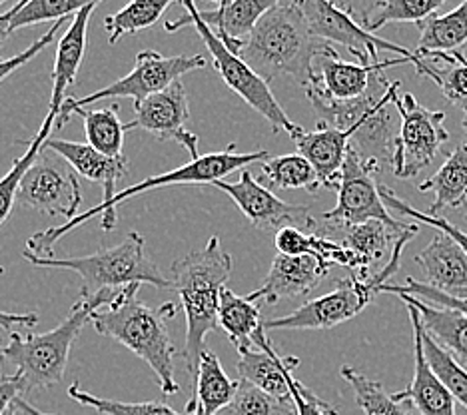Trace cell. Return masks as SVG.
<instances>
[{
    "label": "cell",
    "instance_id": "f5cc1de1",
    "mask_svg": "<svg viewBox=\"0 0 467 415\" xmlns=\"http://www.w3.org/2000/svg\"><path fill=\"white\" fill-rule=\"evenodd\" d=\"M8 342H10V332H8V329H5V327H0V358H3Z\"/></svg>",
    "mask_w": 467,
    "mask_h": 415
},
{
    "label": "cell",
    "instance_id": "ab89813d",
    "mask_svg": "<svg viewBox=\"0 0 467 415\" xmlns=\"http://www.w3.org/2000/svg\"><path fill=\"white\" fill-rule=\"evenodd\" d=\"M423 339V351H426V359L433 374L440 378L455 403H462L467 410V369L455 359L448 349H443L431 336L426 334V329L421 332Z\"/></svg>",
    "mask_w": 467,
    "mask_h": 415
},
{
    "label": "cell",
    "instance_id": "74e56055",
    "mask_svg": "<svg viewBox=\"0 0 467 415\" xmlns=\"http://www.w3.org/2000/svg\"><path fill=\"white\" fill-rule=\"evenodd\" d=\"M68 396L72 401H77L78 406L92 408L102 415H194V410L198 406L196 393H192V398H190V401L186 403L184 411H176L170 406H166V403H158V401L124 403V401H116V399L99 398L90 391L80 389L78 383H72V386L68 388Z\"/></svg>",
    "mask_w": 467,
    "mask_h": 415
},
{
    "label": "cell",
    "instance_id": "277c9868",
    "mask_svg": "<svg viewBox=\"0 0 467 415\" xmlns=\"http://www.w3.org/2000/svg\"><path fill=\"white\" fill-rule=\"evenodd\" d=\"M272 158L270 152L258 150V152H236V144H228L226 150L222 152H212L206 156H200L190 160L188 164L180 166L176 170H170V172L158 174L144 178L142 182H136L130 188L119 192L114 198L109 202H100L99 206H94L87 212H82L68 223H62V226H52L42 232H36L35 236H30L26 242V248L23 254L36 255V258H52L55 255V246L67 236L68 232L77 230L82 223H87L94 216H102V230L110 232L116 228V208H119L122 202L130 200L134 196H140L144 192H150L156 188H166V186H206L214 184L218 180H224V176L232 172H240V170L246 168L254 162H264V160Z\"/></svg>",
    "mask_w": 467,
    "mask_h": 415
},
{
    "label": "cell",
    "instance_id": "836d02e7",
    "mask_svg": "<svg viewBox=\"0 0 467 415\" xmlns=\"http://www.w3.org/2000/svg\"><path fill=\"white\" fill-rule=\"evenodd\" d=\"M236 389L238 381L228 378L218 356L206 348L200 356L196 378L192 379V393H196L198 403L204 408L206 415H216L220 410H224L236 396Z\"/></svg>",
    "mask_w": 467,
    "mask_h": 415
},
{
    "label": "cell",
    "instance_id": "d6986e66",
    "mask_svg": "<svg viewBox=\"0 0 467 415\" xmlns=\"http://www.w3.org/2000/svg\"><path fill=\"white\" fill-rule=\"evenodd\" d=\"M406 307L413 327V361H416V371H413L410 386L394 393V399L398 403H411L420 411V415H455V399L451 398L448 388L440 381V378L433 374L426 359L421 339V317L413 306L406 304Z\"/></svg>",
    "mask_w": 467,
    "mask_h": 415
},
{
    "label": "cell",
    "instance_id": "9f6ffc18",
    "mask_svg": "<svg viewBox=\"0 0 467 415\" xmlns=\"http://www.w3.org/2000/svg\"><path fill=\"white\" fill-rule=\"evenodd\" d=\"M463 132H467V112H463Z\"/></svg>",
    "mask_w": 467,
    "mask_h": 415
},
{
    "label": "cell",
    "instance_id": "f6af8a7d",
    "mask_svg": "<svg viewBox=\"0 0 467 415\" xmlns=\"http://www.w3.org/2000/svg\"><path fill=\"white\" fill-rule=\"evenodd\" d=\"M379 294H396V296H413L420 297V300H426L438 307H445V310H453L467 316V300H458V297H451L440 290H435L430 284L418 282L413 278H408L406 285H396V284H386L381 285Z\"/></svg>",
    "mask_w": 467,
    "mask_h": 415
},
{
    "label": "cell",
    "instance_id": "52a82bcc",
    "mask_svg": "<svg viewBox=\"0 0 467 415\" xmlns=\"http://www.w3.org/2000/svg\"><path fill=\"white\" fill-rule=\"evenodd\" d=\"M416 236L418 233H408V236L400 238L384 268L371 278L364 280L358 274H352L349 278L339 280L332 292L320 296L317 300L302 304L288 316L264 319L266 332H274V329H330L356 317L379 294L381 285H386L391 275L400 270L401 252Z\"/></svg>",
    "mask_w": 467,
    "mask_h": 415
},
{
    "label": "cell",
    "instance_id": "ee69618b",
    "mask_svg": "<svg viewBox=\"0 0 467 415\" xmlns=\"http://www.w3.org/2000/svg\"><path fill=\"white\" fill-rule=\"evenodd\" d=\"M379 194H381V200H384V204H386L388 210H396V212H400V214L411 218L413 222L426 223V226H431L435 230L448 233V236L458 242L460 246L463 248V252L467 254V233L462 232L460 228H455L451 222H448L441 216H430V214H426V212L416 210L413 206H410L408 202H403L401 198H398L396 192L388 188V186H384V184H379Z\"/></svg>",
    "mask_w": 467,
    "mask_h": 415
},
{
    "label": "cell",
    "instance_id": "7bdbcfd3",
    "mask_svg": "<svg viewBox=\"0 0 467 415\" xmlns=\"http://www.w3.org/2000/svg\"><path fill=\"white\" fill-rule=\"evenodd\" d=\"M84 5L74 0H30V3L15 5V16L10 20V32L25 26H35L48 20L72 18Z\"/></svg>",
    "mask_w": 467,
    "mask_h": 415
},
{
    "label": "cell",
    "instance_id": "4fadbf2b",
    "mask_svg": "<svg viewBox=\"0 0 467 415\" xmlns=\"http://www.w3.org/2000/svg\"><path fill=\"white\" fill-rule=\"evenodd\" d=\"M300 8L316 38L327 42V45L346 47L358 58L359 64H376L379 62L378 52L388 50L396 52L401 58H408L416 67V70L421 67V60L411 50L396 45V42L371 35V32L359 26L344 8H339L337 3L304 0V3H300Z\"/></svg>",
    "mask_w": 467,
    "mask_h": 415
},
{
    "label": "cell",
    "instance_id": "f1b7e54d",
    "mask_svg": "<svg viewBox=\"0 0 467 415\" xmlns=\"http://www.w3.org/2000/svg\"><path fill=\"white\" fill-rule=\"evenodd\" d=\"M400 297L403 304L416 307L426 334L431 336L443 349H448L467 369V316L453 310H445V307H438L413 296Z\"/></svg>",
    "mask_w": 467,
    "mask_h": 415
},
{
    "label": "cell",
    "instance_id": "2e32d148",
    "mask_svg": "<svg viewBox=\"0 0 467 415\" xmlns=\"http://www.w3.org/2000/svg\"><path fill=\"white\" fill-rule=\"evenodd\" d=\"M400 64H411L408 58H391L379 60L376 64H359V62H346L337 57V52H330L314 62V77L306 84V92H314L332 102H349L364 96L371 80L378 72L386 68L400 67Z\"/></svg>",
    "mask_w": 467,
    "mask_h": 415
},
{
    "label": "cell",
    "instance_id": "7402d4cb",
    "mask_svg": "<svg viewBox=\"0 0 467 415\" xmlns=\"http://www.w3.org/2000/svg\"><path fill=\"white\" fill-rule=\"evenodd\" d=\"M400 94V82L391 84L388 94L371 109L354 128V136L349 146L378 166L394 162L396 152V110H391L396 96Z\"/></svg>",
    "mask_w": 467,
    "mask_h": 415
},
{
    "label": "cell",
    "instance_id": "b9f144b4",
    "mask_svg": "<svg viewBox=\"0 0 467 415\" xmlns=\"http://www.w3.org/2000/svg\"><path fill=\"white\" fill-rule=\"evenodd\" d=\"M216 415H296V406L278 401L248 381L238 379L236 396Z\"/></svg>",
    "mask_w": 467,
    "mask_h": 415
},
{
    "label": "cell",
    "instance_id": "e0dca14e",
    "mask_svg": "<svg viewBox=\"0 0 467 415\" xmlns=\"http://www.w3.org/2000/svg\"><path fill=\"white\" fill-rule=\"evenodd\" d=\"M300 366L298 358L280 356L275 351L266 327H260L254 336V348L240 351L236 374L240 381H248L268 396L284 403H292V391L288 378Z\"/></svg>",
    "mask_w": 467,
    "mask_h": 415
},
{
    "label": "cell",
    "instance_id": "60d3db41",
    "mask_svg": "<svg viewBox=\"0 0 467 415\" xmlns=\"http://www.w3.org/2000/svg\"><path fill=\"white\" fill-rule=\"evenodd\" d=\"M342 378L352 386L354 398L364 415H408L401 403L381 388V383L366 378L352 366H342Z\"/></svg>",
    "mask_w": 467,
    "mask_h": 415
},
{
    "label": "cell",
    "instance_id": "7c38bea8",
    "mask_svg": "<svg viewBox=\"0 0 467 415\" xmlns=\"http://www.w3.org/2000/svg\"><path fill=\"white\" fill-rule=\"evenodd\" d=\"M16 204L42 212L47 216H65L74 220L82 204V186L78 174L58 154L45 150L20 180Z\"/></svg>",
    "mask_w": 467,
    "mask_h": 415
},
{
    "label": "cell",
    "instance_id": "d590c367",
    "mask_svg": "<svg viewBox=\"0 0 467 415\" xmlns=\"http://www.w3.org/2000/svg\"><path fill=\"white\" fill-rule=\"evenodd\" d=\"M260 168L264 178L275 188L306 190L310 194H316L317 190H322L314 166L302 154H284L268 158L260 162Z\"/></svg>",
    "mask_w": 467,
    "mask_h": 415
},
{
    "label": "cell",
    "instance_id": "7a4b0ae2",
    "mask_svg": "<svg viewBox=\"0 0 467 415\" xmlns=\"http://www.w3.org/2000/svg\"><path fill=\"white\" fill-rule=\"evenodd\" d=\"M140 284H130L114 294L109 304L92 314L90 324L100 336L112 337L146 361L161 383L164 396H174L180 386L174 379L176 348L166 327L176 316L174 304L150 307L138 300Z\"/></svg>",
    "mask_w": 467,
    "mask_h": 415
},
{
    "label": "cell",
    "instance_id": "ac0fdd59",
    "mask_svg": "<svg viewBox=\"0 0 467 415\" xmlns=\"http://www.w3.org/2000/svg\"><path fill=\"white\" fill-rule=\"evenodd\" d=\"M330 270V265L312 258V255L278 254L272 262L266 280L246 297L250 302L275 306L285 297L307 296Z\"/></svg>",
    "mask_w": 467,
    "mask_h": 415
},
{
    "label": "cell",
    "instance_id": "9c48e42d",
    "mask_svg": "<svg viewBox=\"0 0 467 415\" xmlns=\"http://www.w3.org/2000/svg\"><path fill=\"white\" fill-rule=\"evenodd\" d=\"M208 60L204 55L192 57H164L156 50H142L136 55L134 68L126 77L114 80L109 87L92 92L84 99H72L62 104L60 114L55 124V130H60L68 122L72 112L77 109H87V106L100 102L106 99H132L134 102H142L148 96L162 92L180 82L184 74L206 68Z\"/></svg>",
    "mask_w": 467,
    "mask_h": 415
},
{
    "label": "cell",
    "instance_id": "f907efd6",
    "mask_svg": "<svg viewBox=\"0 0 467 415\" xmlns=\"http://www.w3.org/2000/svg\"><path fill=\"white\" fill-rule=\"evenodd\" d=\"M13 16H15V6L6 10V13L0 15V47H3L5 42L8 40V36L13 35V32H10V20H13ZM0 60H3V58H0Z\"/></svg>",
    "mask_w": 467,
    "mask_h": 415
},
{
    "label": "cell",
    "instance_id": "3957f363",
    "mask_svg": "<svg viewBox=\"0 0 467 415\" xmlns=\"http://www.w3.org/2000/svg\"><path fill=\"white\" fill-rule=\"evenodd\" d=\"M170 270H172V280H170L172 290L178 294L186 316L182 358L190 379H194L200 356L206 349V336L220 329V297L232 274V255L222 250L218 236H212L204 248L186 254Z\"/></svg>",
    "mask_w": 467,
    "mask_h": 415
},
{
    "label": "cell",
    "instance_id": "d4e9b609",
    "mask_svg": "<svg viewBox=\"0 0 467 415\" xmlns=\"http://www.w3.org/2000/svg\"><path fill=\"white\" fill-rule=\"evenodd\" d=\"M45 150H50L58 154L60 158H65L74 168V172L90 180V182L100 184L104 190L102 202H109L110 198L119 194V192H116V182L129 172V158L104 156L88 144L48 138L45 142Z\"/></svg>",
    "mask_w": 467,
    "mask_h": 415
},
{
    "label": "cell",
    "instance_id": "11a10c76",
    "mask_svg": "<svg viewBox=\"0 0 467 415\" xmlns=\"http://www.w3.org/2000/svg\"><path fill=\"white\" fill-rule=\"evenodd\" d=\"M10 378L13 376H6V374H0V386H3V383H6Z\"/></svg>",
    "mask_w": 467,
    "mask_h": 415
},
{
    "label": "cell",
    "instance_id": "30bf717a",
    "mask_svg": "<svg viewBox=\"0 0 467 415\" xmlns=\"http://www.w3.org/2000/svg\"><path fill=\"white\" fill-rule=\"evenodd\" d=\"M378 170L379 166L376 162L364 160L349 146L342 172L337 178V204L334 210L317 218L324 228L342 230L371 220L384 222L398 233H406L416 226V223H403L389 214L384 200H381L379 184L376 182Z\"/></svg>",
    "mask_w": 467,
    "mask_h": 415
},
{
    "label": "cell",
    "instance_id": "5b68a950",
    "mask_svg": "<svg viewBox=\"0 0 467 415\" xmlns=\"http://www.w3.org/2000/svg\"><path fill=\"white\" fill-rule=\"evenodd\" d=\"M116 292H102L97 297H78L70 314L47 334H10L3 359L15 368V376L28 391L52 388L65 378L74 342L92 314L109 304Z\"/></svg>",
    "mask_w": 467,
    "mask_h": 415
},
{
    "label": "cell",
    "instance_id": "8fae6325",
    "mask_svg": "<svg viewBox=\"0 0 467 415\" xmlns=\"http://www.w3.org/2000/svg\"><path fill=\"white\" fill-rule=\"evenodd\" d=\"M394 109L400 116V132L391 168L398 178L410 180L433 164L450 140V132L443 126L445 112L426 109L410 92L396 96Z\"/></svg>",
    "mask_w": 467,
    "mask_h": 415
},
{
    "label": "cell",
    "instance_id": "f546056e",
    "mask_svg": "<svg viewBox=\"0 0 467 415\" xmlns=\"http://www.w3.org/2000/svg\"><path fill=\"white\" fill-rule=\"evenodd\" d=\"M274 244L278 254L284 255H312V258L330 265V268H334V265H344V268L354 270L356 274L362 270V265H359L352 252H348L342 244L324 238L316 232L288 226L275 233Z\"/></svg>",
    "mask_w": 467,
    "mask_h": 415
},
{
    "label": "cell",
    "instance_id": "1f68e13d",
    "mask_svg": "<svg viewBox=\"0 0 467 415\" xmlns=\"http://www.w3.org/2000/svg\"><path fill=\"white\" fill-rule=\"evenodd\" d=\"M218 326L224 329L238 351L254 348V336L264 326L260 304L250 302L246 296H238L230 287H224L220 297Z\"/></svg>",
    "mask_w": 467,
    "mask_h": 415
},
{
    "label": "cell",
    "instance_id": "6da1fadb",
    "mask_svg": "<svg viewBox=\"0 0 467 415\" xmlns=\"http://www.w3.org/2000/svg\"><path fill=\"white\" fill-rule=\"evenodd\" d=\"M334 50L312 35L300 3L280 0L264 13L238 57L266 82L292 77L306 87L314 77V62Z\"/></svg>",
    "mask_w": 467,
    "mask_h": 415
},
{
    "label": "cell",
    "instance_id": "4dcf8cb0",
    "mask_svg": "<svg viewBox=\"0 0 467 415\" xmlns=\"http://www.w3.org/2000/svg\"><path fill=\"white\" fill-rule=\"evenodd\" d=\"M420 26V42L413 50L420 60L440 52H458L467 42V3H462L448 15H431Z\"/></svg>",
    "mask_w": 467,
    "mask_h": 415
},
{
    "label": "cell",
    "instance_id": "f35d334b",
    "mask_svg": "<svg viewBox=\"0 0 467 415\" xmlns=\"http://www.w3.org/2000/svg\"><path fill=\"white\" fill-rule=\"evenodd\" d=\"M172 6L168 0H134L119 13L106 16L104 26L109 32V42L116 45L124 35H136L138 30L150 28L162 18L166 10Z\"/></svg>",
    "mask_w": 467,
    "mask_h": 415
},
{
    "label": "cell",
    "instance_id": "83f0119b",
    "mask_svg": "<svg viewBox=\"0 0 467 415\" xmlns=\"http://www.w3.org/2000/svg\"><path fill=\"white\" fill-rule=\"evenodd\" d=\"M423 194L435 196L430 206V216H438L441 210H458L467 206V132L451 154H448L443 166L418 186Z\"/></svg>",
    "mask_w": 467,
    "mask_h": 415
},
{
    "label": "cell",
    "instance_id": "44dd1931",
    "mask_svg": "<svg viewBox=\"0 0 467 415\" xmlns=\"http://www.w3.org/2000/svg\"><path fill=\"white\" fill-rule=\"evenodd\" d=\"M97 6L99 3L84 5L78 13L72 16L68 30L62 35L58 42L55 68H52V96L48 106V116H55V119H58L62 104L68 100V90L74 80H77L84 52H87L88 23Z\"/></svg>",
    "mask_w": 467,
    "mask_h": 415
},
{
    "label": "cell",
    "instance_id": "c3c4849f",
    "mask_svg": "<svg viewBox=\"0 0 467 415\" xmlns=\"http://www.w3.org/2000/svg\"><path fill=\"white\" fill-rule=\"evenodd\" d=\"M25 399V389L23 383H20L18 376L13 374L6 383L0 386V415H5L10 406H15L16 401Z\"/></svg>",
    "mask_w": 467,
    "mask_h": 415
},
{
    "label": "cell",
    "instance_id": "680465c9",
    "mask_svg": "<svg viewBox=\"0 0 467 415\" xmlns=\"http://www.w3.org/2000/svg\"><path fill=\"white\" fill-rule=\"evenodd\" d=\"M465 222H467V214H465Z\"/></svg>",
    "mask_w": 467,
    "mask_h": 415
},
{
    "label": "cell",
    "instance_id": "7dc6e473",
    "mask_svg": "<svg viewBox=\"0 0 467 415\" xmlns=\"http://www.w3.org/2000/svg\"><path fill=\"white\" fill-rule=\"evenodd\" d=\"M65 20H68V18H65ZM65 20H58V23L52 25L50 30L47 32V35H42V36H40L36 42H33V45H30L26 50L20 52V55H15V57H10V58H3V60H0V82H3V80L8 77V74H13L15 70L23 68L25 64H28L30 60H33V58L38 55V52H42L47 47H50L52 40H55L57 32L60 30V26H62V23H65Z\"/></svg>",
    "mask_w": 467,
    "mask_h": 415
},
{
    "label": "cell",
    "instance_id": "4316f807",
    "mask_svg": "<svg viewBox=\"0 0 467 415\" xmlns=\"http://www.w3.org/2000/svg\"><path fill=\"white\" fill-rule=\"evenodd\" d=\"M339 8L352 16L368 32H378L389 23H423L435 10L443 6V0H381V3H337Z\"/></svg>",
    "mask_w": 467,
    "mask_h": 415
},
{
    "label": "cell",
    "instance_id": "db71d44e",
    "mask_svg": "<svg viewBox=\"0 0 467 415\" xmlns=\"http://www.w3.org/2000/svg\"><path fill=\"white\" fill-rule=\"evenodd\" d=\"M194 415H206L204 408H202V406H200V403H198V406H196V410H194Z\"/></svg>",
    "mask_w": 467,
    "mask_h": 415
},
{
    "label": "cell",
    "instance_id": "ffe728a7",
    "mask_svg": "<svg viewBox=\"0 0 467 415\" xmlns=\"http://www.w3.org/2000/svg\"><path fill=\"white\" fill-rule=\"evenodd\" d=\"M307 232H316L324 238H330L337 244H342L348 252H352L356 255L359 265H362V270H359V274H358L359 278L368 280L374 275L371 268L384 260L388 254H391V250H394V246H396V242L403 236H408V233H418L420 226L416 223V226H413L410 232L398 233L396 230L386 226L384 222L371 220V222L358 223V226H349V228H342V230H327L322 226L320 220L314 218L312 226Z\"/></svg>",
    "mask_w": 467,
    "mask_h": 415
},
{
    "label": "cell",
    "instance_id": "603a6c76",
    "mask_svg": "<svg viewBox=\"0 0 467 415\" xmlns=\"http://www.w3.org/2000/svg\"><path fill=\"white\" fill-rule=\"evenodd\" d=\"M352 136L354 130H337L334 126L320 122L317 130H302L292 140L298 148V154L314 166L322 188H337V178L346 162Z\"/></svg>",
    "mask_w": 467,
    "mask_h": 415
},
{
    "label": "cell",
    "instance_id": "e575fe53",
    "mask_svg": "<svg viewBox=\"0 0 467 415\" xmlns=\"http://www.w3.org/2000/svg\"><path fill=\"white\" fill-rule=\"evenodd\" d=\"M416 72L433 80L445 100L462 106L463 112H467V58L460 50L421 58V67Z\"/></svg>",
    "mask_w": 467,
    "mask_h": 415
},
{
    "label": "cell",
    "instance_id": "484cf974",
    "mask_svg": "<svg viewBox=\"0 0 467 415\" xmlns=\"http://www.w3.org/2000/svg\"><path fill=\"white\" fill-rule=\"evenodd\" d=\"M275 0H222L214 10H200L202 23L216 32L224 45L238 52Z\"/></svg>",
    "mask_w": 467,
    "mask_h": 415
},
{
    "label": "cell",
    "instance_id": "8d00e7d4",
    "mask_svg": "<svg viewBox=\"0 0 467 415\" xmlns=\"http://www.w3.org/2000/svg\"><path fill=\"white\" fill-rule=\"evenodd\" d=\"M55 124H57L55 116L47 114L45 122H42L40 130L36 132L33 140L23 142V144H26V152L18 160H15L13 168H10L8 172L0 178V226H3L6 218L10 216V212H13L15 204H16L20 180H23V176L26 174V170L35 164V160L42 152V148H45V142L50 138V130H55Z\"/></svg>",
    "mask_w": 467,
    "mask_h": 415
},
{
    "label": "cell",
    "instance_id": "5bb4252c",
    "mask_svg": "<svg viewBox=\"0 0 467 415\" xmlns=\"http://www.w3.org/2000/svg\"><path fill=\"white\" fill-rule=\"evenodd\" d=\"M238 176L240 178L236 182L218 180V182L210 186H214L224 192V194H228L254 228L275 233L288 226L310 230L314 220V216L310 214V208L304 204H290V202H284L282 198L275 196L270 188L262 186L246 168L240 170Z\"/></svg>",
    "mask_w": 467,
    "mask_h": 415
},
{
    "label": "cell",
    "instance_id": "cb8c5ba5",
    "mask_svg": "<svg viewBox=\"0 0 467 415\" xmlns=\"http://www.w3.org/2000/svg\"><path fill=\"white\" fill-rule=\"evenodd\" d=\"M428 284L458 300H467V254L448 233H438L418 255Z\"/></svg>",
    "mask_w": 467,
    "mask_h": 415
},
{
    "label": "cell",
    "instance_id": "8992f818",
    "mask_svg": "<svg viewBox=\"0 0 467 415\" xmlns=\"http://www.w3.org/2000/svg\"><path fill=\"white\" fill-rule=\"evenodd\" d=\"M23 255L36 268L77 272L82 278L80 297H97L102 292H119L130 284H148L161 287V290H172V282L148 258L146 240L140 232H129L120 244L90 255H70V258Z\"/></svg>",
    "mask_w": 467,
    "mask_h": 415
},
{
    "label": "cell",
    "instance_id": "9a60e30c",
    "mask_svg": "<svg viewBox=\"0 0 467 415\" xmlns=\"http://www.w3.org/2000/svg\"><path fill=\"white\" fill-rule=\"evenodd\" d=\"M188 119L186 88L182 82H176L162 92L148 96L142 102H134V120L130 128H140L161 140H176L190 152V160H194L200 158L198 136L184 128Z\"/></svg>",
    "mask_w": 467,
    "mask_h": 415
},
{
    "label": "cell",
    "instance_id": "bcb514c9",
    "mask_svg": "<svg viewBox=\"0 0 467 415\" xmlns=\"http://www.w3.org/2000/svg\"><path fill=\"white\" fill-rule=\"evenodd\" d=\"M288 383L296 406V415H337L336 408L317 398L310 388H306L302 381L296 379L294 374H290Z\"/></svg>",
    "mask_w": 467,
    "mask_h": 415
},
{
    "label": "cell",
    "instance_id": "681fc988",
    "mask_svg": "<svg viewBox=\"0 0 467 415\" xmlns=\"http://www.w3.org/2000/svg\"><path fill=\"white\" fill-rule=\"evenodd\" d=\"M38 324V316L36 314H10V312H0V327L5 329H13L15 326H23V327H35Z\"/></svg>",
    "mask_w": 467,
    "mask_h": 415
},
{
    "label": "cell",
    "instance_id": "816d5d0a",
    "mask_svg": "<svg viewBox=\"0 0 467 415\" xmlns=\"http://www.w3.org/2000/svg\"><path fill=\"white\" fill-rule=\"evenodd\" d=\"M23 411H28L30 415H48V413H42V411L35 410L33 406H30V403H26V399L16 401L15 406H10V408L6 410L5 415H23Z\"/></svg>",
    "mask_w": 467,
    "mask_h": 415
},
{
    "label": "cell",
    "instance_id": "d6a6232c",
    "mask_svg": "<svg viewBox=\"0 0 467 415\" xmlns=\"http://www.w3.org/2000/svg\"><path fill=\"white\" fill-rule=\"evenodd\" d=\"M120 106L110 104L106 109H77L72 114H78L84 120V132H87L88 146L104 156L122 158L124 136L130 128V122H122L119 116Z\"/></svg>",
    "mask_w": 467,
    "mask_h": 415
},
{
    "label": "cell",
    "instance_id": "6f0895ef",
    "mask_svg": "<svg viewBox=\"0 0 467 415\" xmlns=\"http://www.w3.org/2000/svg\"><path fill=\"white\" fill-rule=\"evenodd\" d=\"M5 274V268H3V265H0V275H3Z\"/></svg>",
    "mask_w": 467,
    "mask_h": 415
},
{
    "label": "cell",
    "instance_id": "ba28073f",
    "mask_svg": "<svg viewBox=\"0 0 467 415\" xmlns=\"http://www.w3.org/2000/svg\"><path fill=\"white\" fill-rule=\"evenodd\" d=\"M180 6L186 10V15L174 20V23H166V32H176L180 28L192 26L198 32L202 42L206 45L212 57V64H214V68L218 70L222 80H224L244 102L252 106L260 116H264L274 128V132H288L290 138L298 136L304 128L290 120V116L285 114L280 102L275 100L268 82L258 77V74L238 57V52L230 50L224 42L216 36L214 30L202 23L198 5L180 3Z\"/></svg>",
    "mask_w": 467,
    "mask_h": 415
}]
</instances>
